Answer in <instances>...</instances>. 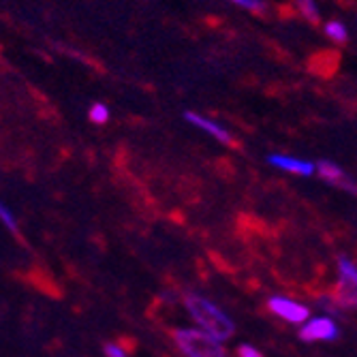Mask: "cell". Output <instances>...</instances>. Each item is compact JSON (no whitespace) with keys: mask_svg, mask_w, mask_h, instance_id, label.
<instances>
[{"mask_svg":"<svg viewBox=\"0 0 357 357\" xmlns=\"http://www.w3.org/2000/svg\"><path fill=\"white\" fill-rule=\"evenodd\" d=\"M338 300L342 306L353 308L357 304V270L349 257L338 259Z\"/></svg>","mask_w":357,"mask_h":357,"instance_id":"3","label":"cell"},{"mask_svg":"<svg viewBox=\"0 0 357 357\" xmlns=\"http://www.w3.org/2000/svg\"><path fill=\"white\" fill-rule=\"evenodd\" d=\"M270 310L274 314H278L280 319L289 321V323H306L308 317H310V310L308 306L300 304V302H294V300H289V298H272L270 302Z\"/></svg>","mask_w":357,"mask_h":357,"instance_id":"5","label":"cell"},{"mask_svg":"<svg viewBox=\"0 0 357 357\" xmlns=\"http://www.w3.org/2000/svg\"><path fill=\"white\" fill-rule=\"evenodd\" d=\"M184 118H186L190 124L199 126L202 131H206V133H210L212 137H216L218 142H222V144H231V135L227 133L222 126H218L216 122H212L210 118H204V116H199V114H192V112H186V114H184Z\"/></svg>","mask_w":357,"mask_h":357,"instance_id":"8","label":"cell"},{"mask_svg":"<svg viewBox=\"0 0 357 357\" xmlns=\"http://www.w3.org/2000/svg\"><path fill=\"white\" fill-rule=\"evenodd\" d=\"M238 355H240V357H264L261 351H257V349L250 347V344H240V347H238Z\"/></svg>","mask_w":357,"mask_h":357,"instance_id":"14","label":"cell"},{"mask_svg":"<svg viewBox=\"0 0 357 357\" xmlns=\"http://www.w3.org/2000/svg\"><path fill=\"white\" fill-rule=\"evenodd\" d=\"M231 3L252 11V13H264L266 11V5H264V0H231Z\"/></svg>","mask_w":357,"mask_h":357,"instance_id":"13","label":"cell"},{"mask_svg":"<svg viewBox=\"0 0 357 357\" xmlns=\"http://www.w3.org/2000/svg\"><path fill=\"white\" fill-rule=\"evenodd\" d=\"M103 351H105L107 357H126V351L122 347H118V344H105Z\"/></svg>","mask_w":357,"mask_h":357,"instance_id":"15","label":"cell"},{"mask_svg":"<svg viewBox=\"0 0 357 357\" xmlns=\"http://www.w3.org/2000/svg\"><path fill=\"white\" fill-rule=\"evenodd\" d=\"M314 172L326 180L330 182L332 186H338V188H344L349 192H355V182L353 178H349L344 174L342 167H338L336 163H332V160H319V163L314 165Z\"/></svg>","mask_w":357,"mask_h":357,"instance_id":"6","label":"cell"},{"mask_svg":"<svg viewBox=\"0 0 357 357\" xmlns=\"http://www.w3.org/2000/svg\"><path fill=\"white\" fill-rule=\"evenodd\" d=\"M340 334L338 326L334 323V319L330 317H319L312 321H306L302 330H300V338L304 342H312V340H336Z\"/></svg>","mask_w":357,"mask_h":357,"instance_id":"4","label":"cell"},{"mask_svg":"<svg viewBox=\"0 0 357 357\" xmlns=\"http://www.w3.org/2000/svg\"><path fill=\"white\" fill-rule=\"evenodd\" d=\"M184 304H186L190 317L197 321L204 328V332L208 336H212L214 340H227L234 336V332H236L234 321L210 300H206L197 294H188Z\"/></svg>","mask_w":357,"mask_h":357,"instance_id":"1","label":"cell"},{"mask_svg":"<svg viewBox=\"0 0 357 357\" xmlns=\"http://www.w3.org/2000/svg\"><path fill=\"white\" fill-rule=\"evenodd\" d=\"M176 344L186 357H227L220 342L199 330H178Z\"/></svg>","mask_w":357,"mask_h":357,"instance_id":"2","label":"cell"},{"mask_svg":"<svg viewBox=\"0 0 357 357\" xmlns=\"http://www.w3.org/2000/svg\"><path fill=\"white\" fill-rule=\"evenodd\" d=\"M296 5L308 22H312V24L319 22V9L314 5V0H296Z\"/></svg>","mask_w":357,"mask_h":357,"instance_id":"10","label":"cell"},{"mask_svg":"<svg viewBox=\"0 0 357 357\" xmlns=\"http://www.w3.org/2000/svg\"><path fill=\"white\" fill-rule=\"evenodd\" d=\"M88 116H90V120L96 122V124H105V122L109 120V109H107V105H103V103H96V105L90 107Z\"/></svg>","mask_w":357,"mask_h":357,"instance_id":"11","label":"cell"},{"mask_svg":"<svg viewBox=\"0 0 357 357\" xmlns=\"http://www.w3.org/2000/svg\"><path fill=\"white\" fill-rule=\"evenodd\" d=\"M0 220L5 222V227L9 231H13V234H17V220H15V216L11 214V210L0 202Z\"/></svg>","mask_w":357,"mask_h":357,"instance_id":"12","label":"cell"},{"mask_svg":"<svg viewBox=\"0 0 357 357\" xmlns=\"http://www.w3.org/2000/svg\"><path fill=\"white\" fill-rule=\"evenodd\" d=\"M268 163L278 167V169H284V172H291V174H300V176H312L314 174V165L312 163H308V160L294 158V156L272 154V156H268Z\"/></svg>","mask_w":357,"mask_h":357,"instance_id":"7","label":"cell"},{"mask_svg":"<svg viewBox=\"0 0 357 357\" xmlns=\"http://www.w3.org/2000/svg\"><path fill=\"white\" fill-rule=\"evenodd\" d=\"M326 32H328V37L334 39L336 43H344L349 39V32H347V28L340 22H328L326 24Z\"/></svg>","mask_w":357,"mask_h":357,"instance_id":"9","label":"cell"}]
</instances>
